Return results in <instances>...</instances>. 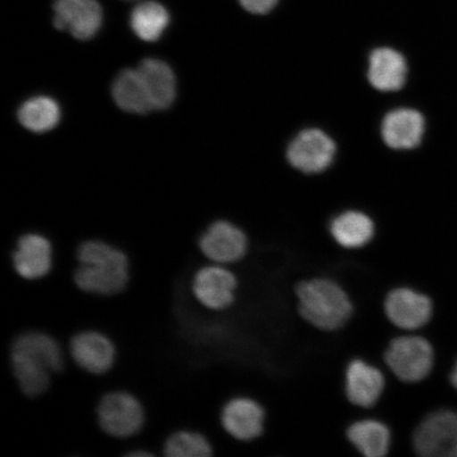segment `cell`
<instances>
[{
    "label": "cell",
    "mask_w": 457,
    "mask_h": 457,
    "mask_svg": "<svg viewBox=\"0 0 457 457\" xmlns=\"http://www.w3.org/2000/svg\"><path fill=\"white\" fill-rule=\"evenodd\" d=\"M11 262L17 277L39 282L54 270L55 250L47 237L39 233L22 234L11 251Z\"/></svg>",
    "instance_id": "52a82bcc"
},
{
    "label": "cell",
    "mask_w": 457,
    "mask_h": 457,
    "mask_svg": "<svg viewBox=\"0 0 457 457\" xmlns=\"http://www.w3.org/2000/svg\"><path fill=\"white\" fill-rule=\"evenodd\" d=\"M386 317L394 327L416 330L426 327L433 314V303L428 295L410 287L388 291L384 301Z\"/></svg>",
    "instance_id": "8fae6325"
},
{
    "label": "cell",
    "mask_w": 457,
    "mask_h": 457,
    "mask_svg": "<svg viewBox=\"0 0 457 457\" xmlns=\"http://www.w3.org/2000/svg\"><path fill=\"white\" fill-rule=\"evenodd\" d=\"M138 71L145 81L154 110H167L175 100L176 78L167 62L157 59L141 62Z\"/></svg>",
    "instance_id": "d6986e66"
},
{
    "label": "cell",
    "mask_w": 457,
    "mask_h": 457,
    "mask_svg": "<svg viewBox=\"0 0 457 457\" xmlns=\"http://www.w3.org/2000/svg\"><path fill=\"white\" fill-rule=\"evenodd\" d=\"M346 437L359 453L367 457H384L392 445V433L385 422L360 420L347 428Z\"/></svg>",
    "instance_id": "ac0fdd59"
},
{
    "label": "cell",
    "mask_w": 457,
    "mask_h": 457,
    "mask_svg": "<svg viewBox=\"0 0 457 457\" xmlns=\"http://www.w3.org/2000/svg\"><path fill=\"white\" fill-rule=\"evenodd\" d=\"M39 282H41V281H39ZM41 285H42V284H41ZM44 291H45V289H44ZM45 295H46V294H45ZM85 295H86V294H85ZM46 298H47V295H46ZM47 300H48V302L50 303V305L54 307V310L57 313H59V310H56V308L54 306L53 303H51V302L49 301V299H48V298H47ZM86 300H87V295H86L85 303H84V305H83L84 307H85V305H86ZM56 304H57V303H56ZM61 312H62V308H61ZM62 317H64V320H65V321H66V314H65V316H64V314H62Z\"/></svg>",
    "instance_id": "4316f807"
},
{
    "label": "cell",
    "mask_w": 457,
    "mask_h": 457,
    "mask_svg": "<svg viewBox=\"0 0 457 457\" xmlns=\"http://www.w3.org/2000/svg\"><path fill=\"white\" fill-rule=\"evenodd\" d=\"M72 281L81 293L112 298L124 293L130 281L127 251L102 239H86L74 250Z\"/></svg>",
    "instance_id": "6da1fadb"
},
{
    "label": "cell",
    "mask_w": 457,
    "mask_h": 457,
    "mask_svg": "<svg viewBox=\"0 0 457 457\" xmlns=\"http://www.w3.org/2000/svg\"><path fill=\"white\" fill-rule=\"evenodd\" d=\"M96 417L100 430L114 441L123 443L127 453L134 448L147 421L145 403L125 388H112L103 394L96 403Z\"/></svg>",
    "instance_id": "3957f363"
},
{
    "label": "cell",
    "mask_w": 457,
    "mask_h": 457,
    "mask_svg": "<svg viewBox=\"0 0 457 457\" xmlns=\"http://www.w3.org/2000/svg\"><path fill=\"white\" fill-rule=\"evenodd\" d=\"M450 381H451V384H453V386L457 390V361H456V363L454 365V368H453V371H451Z\"/></svg>",
    "instance_id": "484cf974"
},
{
    "label": "cell",
    "mask_w": 457,
    "mask_h": 457,
    "mask_svg": "<svg viewBox=\"0 0 457 457\" xmlns=\"http://www.w3.org/2000/svg\"><path fill=\"white\" fill-rule=\"evenodd\" d=\"M408 67L404 57L390 48H379L370 56L369 79L380 91H396L407 79Z\"/></svg>",
    "instance_id": "e0dca14e"
},
{
    "label": "cell",
    "mask_w": 457,
    "mask_h": 457,
    "mask_svg": "<svg viewBox=\"0 0 457 457\" xmlns=\"http://www.w3.org/2000/svg\"><path fill=\"white\" fill-rule=\"evenodd\" d=\"M330 234L342 248L360 249L373 239L375 226L367 214L348 211L331 222Z\"/></svg>",
    "instance_id": "44dd1931"
},
{
    "label": "cell",
    "mask_w": 457,
    "mask_h": 457,
    "mask_svg": "<svg viewBox=\"0 0 457 457\" xmlns=\"http://www.w3.org/2000/svg\"><path fill=\"white\" fill-rule=\"evenodd\" d=\"M112 93L114 102L124 112L145 114L154 110L138 68L120 72L112 83Z\"/></svg>",
    "instance_id": "ffe728a7"
},
{
    "label": "cell",
    "mask_w": 457,
    "mask_h": 457,
    "mask_svg": "<svg viewBox=\"0 0 457 457\" xmlns=\"http://www.w3.org/2000/svg\"><path fill=\"white\" fill-rule=\"evenodd\" d=\"M214 453V445L207 434L187 428L170 433L162 448L164 457H211Z\"/></svg>",
    "instance_id": "7402d4cb"
},
{
    "label": "cell",
    "mask_w": 457,
    "mask_h": 457,
    "mask_svg": "<svg viewBox=\"0 0 457 457\" xmlns=\"http://www.w3.org/2000/svg\"><path fill=\"white\" fill-rule=\"evenodd\" d=\"M238 285L237 274L227 266L204 262L192 274L190 288L199 306L219 313L236 304Z\"/></svg>",
    "instance_id": "277c9868"
},
{
    "label": "cell",
    "mask_w": 457,
    "mask_h": 457,
    "mask_svg": "<svg viewBox=\"0 0 457 457\" xmlns=\"http://www.w3.org/2000/svg\"><path fill=\"white\" fill-rule=\"evenodd\" d=\"M10 369L21 393L27 398L42 397L53 386L54 375L24 353L10 351Z\"/></svg>",
    "instance_id": "2e32d148"
},
{
    "label": "cell",
    "mask_w": 457,
    "mask_h": 457,
    "mask_svg": "<svg viewBox=\"0 0 457 457\" xmlns=\"http://www.w3.org/2000/svg\"><path fill=\"white\" fill-rule=\"evenodd\" d=\"M245 10L253 14H266L276 7L278 0H239Z\"/></svg>",
    "instance_id": "d4e9b609"
},
{
    "label": "cell",
    "mask_w": 457,
    "mask_h": 457,
    "mask_svg": "<svg viewBox=\"0 0 457 457\" xmlns=\"http://www.w3.org/2000/svg\"><path fill=\"white\" fill-rule=\"evenodd\" d=\"M386 388L384 373L362 359H353L345 370V391L355 407L370 409L379 402Z\"/></svg>",
    "instance_id": "5bb4252c"
},
{
    "label": "cell",
    "mask_w": 457,
    "mask_h": 457,
    "mask_svg": "<svg viewBox=\"0 0 457 457\" xmlns=\"http://www.w3.org/2000/svg\"><path fill=\"white\" fill-rule=\"evenodd\" d=\"M170 24V14L162 4L143 2L130 15V27L142 41L153 43L162 37Z\"/></svg>",
    "instance_id": "603a6c76"
},
{
    "label": "cell",
    "mask_w": 457,
    "mask_h": 457,
    "mask_svg": "<svg viewBox=\"0 0 457 457\" xmlns=\"http://www.w3.org/2000/svg\"><path fill=\"white\" fill-rule=\"evenodd\" d=\"M295 295L300 316L320 330H339L353 316L350 295L333 279H305L296 286Z\"/></svg>",
    "instance_id": "7a4b0ae2"
},
{
    "label": "cell",
    "mask_w": 457,
    "mask_h": 457,
    "mask_svg": "<svg viewBox=\"0 0 457 457\" xmlns=\"http://www.w3.org/2000/svg\"><path fill=\"white\" fill-rule=\"evenodd\" d=\"M198 250L205 260L214 264H237L247 254L248 238L242 228L231 222L217 220L200 236Z\"/></svg>",
    "instance_id": "9c48e42d"
},
{
    "label": "cell",
    "mask_w": 457,
    "mask_h": 457,
    "mask_svg": "<svg viewBox=\"0 0 457 457\" xmlns=\"http://www.w3.org/2000/svg\"><path fill=\"white\" fill-rule=\"evenodd\" d=\"M336 146L327 134L319 129L303 130L288 147V160L304 173H320L333 162Z\"/></svg>",
    "instance_id": "4fadbf2b"
},
{
    "label": "cell",
    "mask_w": 457,
    "mask_h": 457,
    "mask_svg": "<svg viewBox=\"0 0 457 457\" xmlns=\"http://www.w3.org/2000/svg\"><path fill=\"white\" fill-rule=\"evenodd\" d=\"M413 447L426 457H457V413L439 410L428 415L416 428Z\"/></svg>",
    "instance_id": "ba28073f"
},
{
    "label": "cell",
    "mask_w": 457,
    "mask_h": 457,
    "mask_svg": "<svg viewBox=\"0 0 457 457\" xmlns=\"http://www.w3.org/2000/svg\"><path fill=\"white\" fill-rule=\"evenodd\" d=\"M54 25L59 30L88 41L100 31L103 10L96 0H54Z\"/></svg>",
    "instance_id": "7c38bea8"
},
{
    "label": "cell",
    "mask_w": 457,
    "mask_h": 457,
    "mask_svg": "<svg viewBox=\"0 0 457 457\" xmlns=\"http://www.w3.org/2000/svg\"><path fill=\"white\" fill-rule=\"evenodd\" d=\"M67 352L79 370L96 377L110 373L118 359L116 342L96 328H85L73 334L68 340Z\"/></svg>",
    "instance_id": "8992f818"
},
{
    "label": "cell",
    "mask_w": 457,
    "mask_h": 457,
    "mask_svg": "<svg viewBox=\"0 0 457 457\" xmlns=\"http://www.w3.org/2000/svg\"><path fill=\"white\" fill-rule=\"evenodd\" d=\"M266 413L255 399L236 396L228 399L220 410L222 430L237 442H253L264 433Z\"/></svg>",
    "instance_id": "30bf717a"
},
{
    "label": "cell",
    "mask_w": 457,
    "mask_h": 457,
    "mask_svg": "<svg viewBox=\"0 0 457 457\" xmlns=\"http://www.w3.org/2000/svg\"><path fill=\"white\" fill-rule=\"evenodd\" d=\"M425 133V119L414 110L402 108L386 114L382 123V136L387 146L410 150L420 145Z\"/></svg>",
    "instance_id": "9a60e30c"
},
{
    "label": "cell",
    "mask_w": 457,
    "mask_h": 457,
    "mask_svg": "<svg viewBox=\"0 0 457 457\" xmlns=\"http://www.w3.org/2000/svg\"><path fill=\"white\" fill-rule=\"evenodd\" d=\"M61 108L49 96H38L28 100L19 111V120L22 127L33 133H45L59 124Z\"/></svg>",
    "instance_id": "cb8c5ba5"
},
{
    "label": "cell",
    "mask_w": 457,
    "mask_h": 457,
    "mask_svg": "<svg viewBox=\"0 0 457 457\" xmlns=\"http://www.w3.org/2000/svg\"><path fill=\"white\" fill-rule=\"evenodd\" d=\"M384 359L397 379L405 384H415L426 379L432 371L433 346L420 336L396 337L388 343Z\"/></svg>",
    "instance_id": "5b68a950"
}]
</instances>
